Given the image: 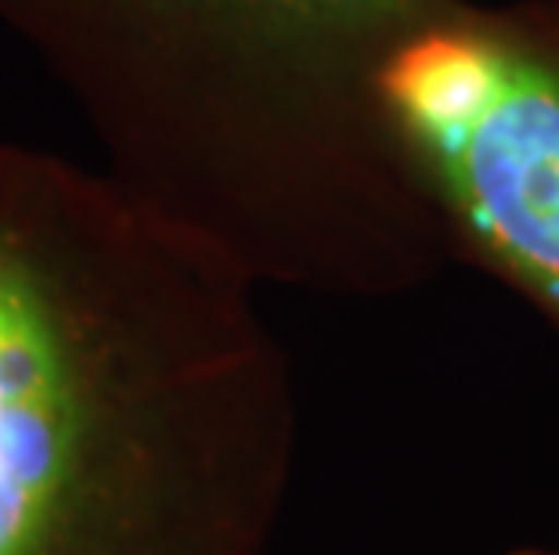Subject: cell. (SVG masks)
<instances>
[{"label": "cell", "mask_w": 559, "mask_h": 555, "mask_svg": "<svg viewBox=\"0 0 559 555\" xmlns=\"http://www.w3.org/2000/svg\"><path fill=\"white\" fill-rule=\"evenodd\" d=\"M257 281L109 170L0 141V555H260L289 386Z\"/></svg>", "instance_id": "6da1fadb"}, {"label": "cell", "mask_w": 559, "mask_h": 555, "mask_svg": "<svg viewBox=\"0 0 559 555\" xmlns=\"http://www.w3.org/2000/svg\"><path fill=\"white\" fill-rule=\"evenodd\" d=\"M466 0H0L105 170L257 281L390 289L433 260L386 62Z\"/></svg>", "instance_id": "7a4b0ae2"}, {"label": "cell", "mask_w": 559, "mask_h": 555, "mask_svg": "<svg viewBox=\"0 0 559 555\" xmlns=\"http://www.w3.org/2000/svg\"><path fill=\"white\" fill-rule=\"evenodd\" d=\"M379 98L440 220L559 325V0L462 4L401 44Z\"/></svg>", "instance_id": "3957f363"}, {"label": "cell", "mask_w": 559, "mask_h": 555, "mask_svg": "<svg viewBox=\"0 0 559 555\" xmlns=\"http://www.w3.org/2000/svg\"><path fill=\"white\" fill-rule=\"evenodd\" d=\"M520 555H559V552H520Z\"/></svg>", "instance_id": "277c9868"}]
</instances>
